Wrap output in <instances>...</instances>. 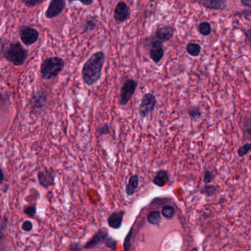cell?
I'll return each mask as SVG.
<instances>
[{
	"mask_svg": "<svg viewBox=\"0 0 251 251\" xmlns=\"http://www.w3.org/2000/svg\"><path fill=\"white\" fill-rule=\"evenodd\" d=\"M130 7L128 6L126 2H118L117 5L115 6L114 11H113V18L117 23H123L128 20L130 17Z\"/></svg>",
	"mask_w": 251,
	"mask_h": 251,
	"instance_id": "cell-7",
	"label": "cell"
},
{
	"mask_svg": "<svg viewBox=\"0 0 251 251\" xmlns=\"http://www.w3.org/2000/svg\"><path fill=\"white\" fill-rule=\"evenodd\" d=\"M55 175L52 170H42L38 173V181L41 187L45 188L55 185Z\"/></svg>",
	"mask_w": 251,
	"mask_h": 251,
	"instance_id": "cell-10",
	"label": "cell"
},
{
	"mask_svg": "<svg viewBox=\"0 0 251 251\" xmlns=\"http://www.w3.org/2000/svg\"><path fill=\"white\" fill-rule=\"evenodd\" d=\"M80 3L83 4V5H86V6H89V5H92V4L94 3L93 0H86V1H80Z\"/></svg>",
	"mask_w": 251,
	"mask_h": 251,
	"instance_id": "cell-34",
	"label": "cell"
},
{
	"mask_svg": "<svg viewBox=\"0 0 251 251\" xmlns=\"http://www.w3.org/2000/svg\"><path fill=\"white\" fill-rule=\"evenodd\" d=\"M186 49H187V53H188L190 56L198 57L201 55V47L199 44L193 43V42L188 43V45H187Z\"/></svg>",
	"mask_w": 251,
	"mask_h": 251,
	"instance_id": "cell-19",
	"label": "cell"
},
{
	"mask_svg": "<svg viewBox=\"0 0 251 251\" xmlns=\"http://www.w3.org/2000/svg\"><path fill=\"white\" fill-rule=\"evenodd\" d=\"M198 31L204 36H208L211 33V25L209 22H202L198 25Z\"/></svg>",
	"mask_w": 251,
	"mask_h": 251,
	"instance_id": "cell-20",
	"label": "cell"
},
{
	"mask_svg": "<svg viewBox=\"0 0 251 251\" xmlns=\"http://www.w3.org/2000/svg\"><path fill=\"white\" fill-rule=\"evenodd\" d=\"M106 245L108 247V248H115V247H116V244H117V242L116 241L113 240V239H111V238H109V239H106Z\"/></svg>",
	"mask_w": 251,
	"mask_h": 251,
	"instance_id": "cell-31",
	"label": "cell"
},
{
	"mask_svg": "<svg viewBox=\"0 0 251 251\" xmlns=\"http://www.w3.org/2000/svg\"><path fill=\"white\" fill-rule=\"evenodd\" d=\"M19 36L25 45L31 46L38 40L39 32L35 28L30 26H24L19 31Z\"/></svg>",
	"mask_w": 251,
	"mask_h": 251,
	"instance_id": "cell-6",
	"label": "cell"
},
{
	"mask_svg": "<svg viewBox=\"0 0 251 251\" xmlns=\"http://www.w3.org/2000/svg\"><path fill=\"white\" fill-rule=\"evenodd\" d=\"M188 116L193 122H197L202 117V111L199 107H191L188 110Z\"/></svg>",
	"mask_w": 251,
	"mask_h": 251,
	"instance_id": "cell-21",
	"label": "cell"
},
{
	"mask_svg": "<svg viewBox=\"0 0 251 251\" xmlns=\"http://www.w3.org/2000/svg\"><path fill=\"white\" fill-rule=\"evenodd\" d=\"M138 86V82L133 79H129L125 82L120 90V104L126 106L134 95Z\"/></svg>",
	"mask_w": 251,
	"mask_h": 251,
	"instance_id": "cell-5",
	"label": "cell"
},
{
	"mask_svg": "<svg viewBox=\"0 0 251 251\" xmlns=\"http://www.w3.org/2000/svg\"><path fill=\"white\" fill-rule=\"evenodd\" d=\"M240 2L243 6H246L249 8H251V2L250 0H241Z\"/></svg>",
	"mask_w": 251,
	"mask_h": 251,
	"instance_id": "cell-32",
	"label": "cell"
},
{
	"mask_svg": "<svg viewBox=\"0 0 251 251\" xmlns=\"http://www.w3.org/2000/svg\"><path fill=\"white\" fill-rule=\"evenodd\" d=\"M174 32L175 31L173 29L172 27L170 26H164L161 28H158L154 34L153 38H155L156 40L158 41V42H161L164 44L165 42H168L173 38L174 35Z\"/></svg>",
	"mask_w": 251,
	"mask_h": 251,
	"instance_id": "cell-12",
	"label": "cell"
},
{
	"mask_svg": "<svg viewBox=\"0 0 251 251\" xmlns=\"http://www.w3.org/2000/svg\"><path fill=\"white\" fill-rule=\"evenodd\" d=\"M149 56L155 63H159L164 56V44L152 38Z\"/></svg>",
	"mask_w": 251,
	"mask_h": 251,
	"instance_id": "cell-8",
	"label": "cell"
},
{
	"mask_svg": "<svg viewBox=\"0 0 251 251\" xmlns=\"http://www.w3.org/2000/svg\"><path fill=\"white\" fill-rule=\"evenodd\" d=\"M147 220L153 225L158 224L161 220V215H160L159 212L157 211H152L147 217Z\"/></svg>",
	"mask_w": 251,
	"mask_h": 251,
	"instance_id": "cell-22",
	"label": "cell"
},
{
	"mask_svg": "<svg viewBox=\"0 0 251 251\" xmlns=\"http://www.w3.org/2000/svg\"><path fill=\"white\" fill-rule=\"evenodd\" d=\"M65 62L59 57H51L45 59L41 65L42 78L50 80L58 76L64 67Z\"/></svg>",
	"mask_w": 251,
	"mask_h": 251,
	"instance_id": "cell-3",
	"label": "cell"
},
{
	"mask_svg": "<svg viewBox=\"0 0 251 251\" xmlns=\"http://www.w3.org/2000/svg\"><path fill=\"white\" fill-rule=\"evenodd\" d=\"M97 25V18L93 16H88L83 26V32L85 33L92 32Z\"/></svg>",
	"mask_w": 251,
	"mask_h": 251,
	"instance_id": "cell-16",
	"label": "cell"
},
{
	"mask_svg": "<svg viewBox=\"0 0 251 251\" xmlns=\"http://www.w3.org/2000/svg\"><path fill=\"white\" fill-rule=\"evenodd\" d=\"M198 4L207 9L213 11H223L228 6L226 0H210V1H198Z\"/></svg>",
	"mask_w": 251,
	"mask_h": 251,
	"instance_id": "cell-14",
	"label": "cell"
},
{
	"mask_svg": "<svg viewBox=\"0 0 251 251\" xmlns=\"http://www.w3.org/2000/svg\"><path fill=\"white\" fill-rule=\"evenodd\" d=\"M251 150V143H246V144H243L239 147L237 150V154L239 157H244L246 156Z\"/></svg>",
	"mask_w": 251,
	"mask_h": 251,
	"instance_id": "cell-23",
	"label": "cell"
},
{
	"mask_svg": "<svg viewBox=\"0 0 251 251\" xmlns=\"http://www.w3.org/2000/svg\"><path fill=\"white\" fill-rule=\"evenodd\" d=\"M197 251L196 248H194V249H193L192 251Z\"/></svg>",
	"mask_w": 251,
	"mask_h": 251,
	"instance_id": "cell-37",
	"label": "cell"
},
{
	"mask_svg": "<svg viewBox=\"0 0 251 251\" xmlns=\"http://www.w3.org/2000/svg\"><path fill=\"white\" fill-rule=\"evenodd\" d=\"M66 8V2L64 0H52L49 2V6L45 12L46 18L52 19L60 15Z\"/></svg>",
	"mask_w": 251,
	"mask_h": 251,
	"instance_id": "cell-9",
	"label": "cell"
},
{
	"mask_svg": "<svg viewBox=\"0 0 251 251\" xmlns=\"http://www.w3.org/2000/svg\"><path fill=\"white\" fill-rule=\"evenodd\" d=\"M245 35H246L247 39H248V42H251V30L248 29L245 31Z\"/></svg>",
	"mask_w": 251,
	"mask_h": 251,
	"instance_id": "cell-35",
	"label": "cell"
},
{
	"mask_svg": "<svg viewBox=\"0 0 251 251\" xmlns=\"http://www.w3.org/2000/svg\"><path fill=\"white\" fill-rule=\"evenodd\" d=\"M123 215L124 212L123 211H120V212H115L112 214L108 220L109 225L110 228L117 229L120 228L122 225V221H123Z\"/></svg>",
	"mask_w": 251,
	"mask_h": 251,
	"instance_id": "cell-15",
	"label": "cell"
},
{
	"mask_svg": "<svg viewBox=\"0 0 251 251\" xmlns=\"http://www.w3.org/2000/svg\"><path fill=\"white\" fill-rule=\"evenodd\" d=\"M4 236H5V235H4L3 231L0 228V242L4 239Z\"/></svg>",
	"mask_w": 251,
	"mask_h": 251,
	"instance_id": "cell-36",
	"label": "cell"
},
{
	"mask_svg": "<svg viewBox=\"0 0 251 251\" xmlns=\"http://www.w3.org/2000/svg\"><path fill=\"white\" fill-rule=\"evenodd\" d=\"M47 101V95L42 92L37 93L36 94L32 96V98L31 100V112L32 113H40L45 106V103Z\"/></svg>",
	"mask_w": 251,
	"mask_h": 251,
	"instance_id": "cell-11",
	"label": "cell"
},
{
	"mask_svg": "<svg viewBox=\"0 0 251 251\" xmlns=\"http://www.w3.org/2000/svg\"><path fill=\"white\" fill-rule=\"evenodd\" d=\"M106 61L103 51L95 52L88 59L82 69V77L87 86H92L98 83L101 78L102 71Z\"/></svg>",
	"mask_w": 251,
	"mask_h": 251,
	"instance_id": "cell-1",
	"label": "cell"
},
{
	"mask_svg": "<svg viewBox=\"0 0 251 251\" xmlns=\"http://www.w3.org/2000/svg\"><path fill=\"white\" fill-rule=\"evenodd\" d=\"M97 132H98L99 137L103 136V135L109 134L110 133V126L109 124L103 125V126L98 127Z\"/></svg>",
	"mask_w": 251,
	"mask_h": 251,
	"instance_id": "cell-26",
	"label": "cell"
},
{
	"mask_svg": "<svg viewBox=\"0 0 251 251\" xmlns=\"http://www.w3.org/2000/svg\"><path fill=\"white\" fill-rule=\"evenodd\" d=\"M8 100L6 95L2 93V92H0V109H2L7 104Z\"/></svg>",
	"mask_w": 251,
	"mask_h": 251,
	"instance_id": "cell-29",
	"label": "cell"
},
{
	"mask_svg": "<svg viewBox=\"0 0 251 251\" xmlns=\"http://www.w3.org/2000/svg\"><path fill=\"white\" fill-rule=\"evenodd\" d=\"M174 208L172 206H169V205H167V206H164L162 209V215L164 218H173L174 216Z\"/></svg>",
	"mask_w": 251,
	"mask_h": 251,
	"instance_id": "cell-25",
	"label": "cell"
},
{
	"mask_svg": "<svg viewBox=\"0 0 251 251\" xmlns=\"http://www.w3.org/2000/svg\"><path fill=\"white\" fill-rule=\"evenodd\" d=\"M5 181V174H4L3 170L0 168V185Z\"/></svg>",
	"mask_w": 251,
	"mask_h": 251,
	"instance_id": "cell-33",
	"label": "cell"
},
{
	"mask_svg": "<svg viewBox=\"0 0 251 251\" xmlns=\"http://www.w3.org/2000/svg\"><path fill=\"white\" fill-rule=\"evenodd\" d=\"M108 237V231L106 228H101L96 232V235L92 238L91 240L86 242V245H84L85 249H91V248H94L97 246L99 244L106 241Z\"/></svg>",
	"mask_w": 251,
	"mask_h": 251,
	"instance_id": "cell-13",
	"label": "cell"
},
{
	"mask_svg": "<svg viewBox=\"0 0 251 251\" xmlns=\"http://www.w3.org/2000/svg\"><path fill=\"white\" fill-rule=\"evenodd\" d=\"M157 104V97L152 93H146L143 95L141 99L140 107H139V114L142 120L148 117L150 113L155 110Z\"/></svg>",
	"mask_w": 251,
	"mask_h": 251,
	"instance_id": "cell-4",
	"label": "cell"
},
{
	"mask_svg": "<svg viewBox=\"0 0 251 251\" xmlns=\"http://www.w3.org/2000/svg\"><path fill=\"white\" fill-rule=\"evenodd\" d=\"M139 177L138 175H133L129 180L128 184L126 187V193L127 195H132L138 188Z\"/></svg>",
	"mask_w": 251,
	"mask_h": 251,
	"instance_id": "cell-18",
	"label": "cell"
},
{
	"mask_svg": "<svg viewBox=\"0 0 251 251\" xmlns=\"http://www.w3.org/2000/svg\"><path fill=\"white\" fill-rule=\"evenodd\" d=\"M169 180L168 173L165 170H160L153 179V183L158 187H164Z\"/></svg>",
	"mask_w": 251,
	"mask_h": 251,
	"instance_id": "cell-17",
	"label": "cell"
},
{
	"mask_svg": "<svg viewBox=\"0 0 251 251\" xmlns=\"http://www.w3.org/2000/svg\"><path fill=\"white\" fill-rule=\"evenodd\" d=\"M3 57L14 66L24 64L28 56V50L25 49L19 42L11 43L3 50Z\"/></svg>",
	"mask_w": 251,
	"mask_h": 251,
	"instance_id": "cell-2",
	"label": "cell"
},
{
	"mask_svg": "<svg viewBox=\"0 0 251 251\" xmlns=\"http://www.w3.org/2000/svg\"><path fill=\"white\" fill-rule=\"evenodd\" d=\"M22 228L25 232H30V231H32V228H33V225H32L31 221L26 220L22 223Z\"/></svg>",
	"mask_w": 251,
	"mask_h": 251,
	"instance_id": "cell-28",
	"label": "cell"
},
{
	"mask_svg": "<svg viewBox=\"0 0 251 251\" xmlns=\"http://www.w3.org/2000/svg\"><path fill=\"white\" fill-rule=\"evenodd\" d=\"M22 2L27 7H34L40 5L42 2H44V1L43 0H25V1H22Z\"/></svg>",
	"mask_w": 251,
	"mask_h": 251,
	"instance_id": "cell-27",
	"label": "cell"
},
{
	"mask_svg": "<svg viewBox=\"0 0 251 251\" xmlns=\"http://www.w3.org/2000/svg\"><path fill=\"white\" fill-rule=\"evenodd\" d=\"M37 209L36 207L33 205H28L24 208V213L28 215L29 218H33L36 215Z\"/></svg>",
	"mask_w": 251,
	"mask_h": 251,
	"instance_id": "cell-24",
	"label": "cell"
},
{
	"mask_svg": "<svg viewBox=\"0 0 251 251\" xmlns=\"http://www.w3.org/2000/svg\"><path fill=\"white\" fill-rule=\"evenodd\" d=\"M214 175L213 174L211 173V172L206 171L205 172V174H204V182H205V184H208V183H210L212 181Z\"/></svg>",
	"mask_w": 251,
	"mask_h": 251,
	"instance_id": "cell-30",
	"label": "cell"
}]
</instances>
